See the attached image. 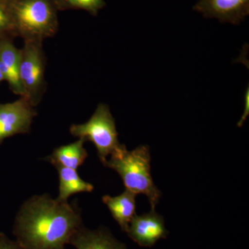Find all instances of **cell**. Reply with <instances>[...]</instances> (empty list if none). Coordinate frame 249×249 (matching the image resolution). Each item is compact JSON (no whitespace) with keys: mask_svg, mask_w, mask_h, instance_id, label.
Segmentation results:
<instances>
[{"mask_svg":"<svg viewBox=\"0 0 249 249\" xmlns=\"http://www.w3.org/2000/svg\"><path fill=\"white\" fill-rule=\"evenodd\" d=\"M82 226L77 205L43 194L31 196L22 205L13 234L24 249H66Z\"/></svg>","mask_w":249,"mask_h":249,"instance_id":"cell-1","label":"cell"},{"mask_svg":"<svg viewBox=\"0 0 249 249\" xmlns=\"http://www.w3.org/2000/svg\"><path fill=\"white\" fill-rule=\"evenodd\" d=\"M103 164L120 175L126 190L136 195L147 196L152 211H155L161 193L155 186L150 173L148 147L141 145L132 151H128L124 145L120 151L110 156Z\"/></svg>","mask_w":249,"mask_h":249,"instance_id":"cell-2","label":"cell"},{"mask_svg":"<svg viewBox=\"0 0 249 249\" xmlns=\"http://www.w3.org/2000/svg\"><path fill=\"white\" fill-rule=\"evenodd\" d=\"M9 4L16 37L44 41L58 33V10L53 0H15Z\"/></svg>","mask_w":249,"mask_h":249,"instance_id":"cell-3","label":"cell"},{"mask_svg":"<svg viewBox=\"0 0 249 249\" xmlns=\"http://www.w3.org/2000/svg\"><path fill=\"white\" fill-rule=\"evenodd\" d=\"M70 132L73 137L93 142L103 163L107 157L120 151L124 146L119 142L115 120L109 106L104 103L98 105L89 120L85 124H71Z\"/></svg>","mask_w":249,"mask_h":249,"instance_id":"cell-4","label":"cell"},{"mask_svg":"<svg viewBox=\"0 0 249 249\" xmlns=\"http://www.w3.org/2000/svg\"><path fill=\"white\" fill-rule=\"evenodd\" d=\"M42 43L43 41L24 40L21 49L19 79L24 90V97L34 107L40 104L47 89V60Z\"/></svg>","mask_w":249,"mask_h":249,"instance_id":"cell-5","label":"cell"},{"mask_svg":"<svg viewBox=\"0 0 249 249\" xmlns=\"http://www.w3.org/2000/svg\"><path fill=\"white\" fill-rule=\"evenodd\" d=\"M24 96L12 103H0V144L5 139L29 133L37 112Z\"/></svg>","mask_w":249,"mask_h":249,"instance_id":"cell-6","label":"cell"},{"mask_svg":"<svg viewBox=\"0 0 249 249\" xmlns=\"http://www.w3.org/2000/svg\"><path fill=\"white\" fill-rule=\"evenodd\" d=\"M126 233L141 247H151L159 240L166 238L168 231L163 217L151 211L142 215L136 214Z\"/></svg>","mask_w":249,"mask_h":249,"instance_id":"cell-7","label":"cell"},{"mask_svg":"<svg viewBox=\"0 0 249 249\" xmlns=\"http://www.w3.org/2000/svg\"><path fill=\"white\" fill-rule=\"evenodd\" d=\"M193 9L205 18L239 24L249 14V0H199Z\"/></svg>","mask_w":249,"mask_h":249,"instance_id":"cell-8","label":"cell"},{"mask_svg":"<svg viewBox=\"0 0 249 249\" xmlns=\"http://www.w3.org/2000/svg\"><path fill=\"white\" fill-rule=\"evenodd\" d=\"M20 60L21 49L15 46L12 38H0V70L4 80L9 83L15 94L24 96V90L19 79Z\"/></svg>","mask_w":249,"mask_h":249,"instance_id":"cell-9","label":"cell"},{"mask_svg":"<svg viewBox=\"0 0 249 249\" xmlns=\"http://www.w3.org/2000/svg\"><path fill=\"white\" fill-rule=\"evenodd\" d=\"M70 245L76 249H127L106 228L91 230L84 225L75 232Z\"/></svg>","mask_w":249,"mask_h":249,"instance_id":"cell-10","label":"cell"},{"mask_svg":"<svg viewBox=\"0 0 249 249\" xmlns=\"http://www.w3.org/2000/svg\"><path fill=\"white\" fill-rule=\"evenodd\" d=\"M136 196L132 192L125 190L120 196H106L103 201L107 206L111 215L115 219L121 230L127 232L129 224L136 214Z\"/></svg>","mask_w":249,"mask_h":249,"instance_id":"cell-11","label":"cell"},{"mask_svg":"<svg viewBox=\"0 0 249 249\" xmlns=\"http://www.w3.org/2000/svg\"><path fill=\"white\" fill-rule=\"evenodd\" d=\"M85 141L78 139L68 145L57 147L49 156L47 160L54 166L60 165L65 168L77 170L84 163L88 152L84 147Z\"/></svg>","mask_w":249,"mask_h":249,"instance_id":"cell-12","label":"cell"},{"mask_svg":"<svg viewBox=\"0 0 249 249\" xmlns=\"http://www.w3.org/2000/svg\"><path fill=\"white\" fill-rule=\"evenodd\" d=\"M59 174L58 200L67 201L73 195L89 193L93 190V185L82 179L76 170L55 165Z\"/></svg>","mask_w":249,"mask_h":249,"instance_id":"cell-13","label":"cell"},{"mask_svg":"<svg viewBox=\"0 0 249 249\" xmlns=\"http://www.w3.org/2000/svg\"><path fill=\"white\" fill-rule=\"evenodd\" d=\"M58 11L67 10H83L91 16H97L98 12L106 6L105 0H53Z\"/></svg>","mask_w":249,"mask_h":249,"instance_id":"cell-14","label":"cell"},{"mask_svg":"<svg viewBox=\"0 0 249 249\" xmlns=\"http://www.w3.org/2000/svg\"><path fill=\"white\" fill-rule=\"evenodd\" d=\"M16 37L9 3L0 0V38Z\"/></svg>","mask_w":249,"mask_h":249,"instance_id":"cell-15","label":"cell"},{"mask_svg":"<svg viewBox=\"0 0 249 249\" xmlns=\"http://www.w3.org/2000/svg\"><path fill=\"white\" fill-rule=\"evenodd\" d=\"M0 249H24L17 241L10 239L3 232H0Z\"/></svg>","mask_w":249,"mask_h":249,"instance_id":"cell-16","label":"cell"},{"mask_svg":"<svg viewBox=\"0 0 249 249\" xmlns=\"http://www.w3.org/2000/svg\"><path fill=\"white\" fill-rule=\"evenodd\" d=\"M249 114V89H247V91H246L245 94V111H244L243 115H242V118H241L240 121H239L238 126L239 127H242V124H243L245 122V121L247 120V117H248V115Z\"/></svg>","mask_w":249,"mask_h":249,"instance_id":"cell-17","label":"cell"},{"mask_svg":"<svg viewBox=\"0 0 249 249\" xmlns=\"http://www.w3.org/2000/svg\"><path fill=\"white\" fill-rule=\"evenodd\" d=\"M4 80V77H3L2 73H1V70H0V83Z\"/></svg>","mask_w":249,"mask_h":249,"instance_id":"cell-18","label":"cell"},{"mask_svg":"<svg viewBox=\"0 0 249 249\" xmlns=\"http://www.w3.org/2000/svg\"><path fill=\"white\" fill-rule=\"evenodd\" d=\"M4 1H6V2L10 3L11 2V1H15V0H4Z\"/></svg>","mask_w":249,"mask_h":249,"instance_id":"cell-19","label":"cell"}]
</instances>
